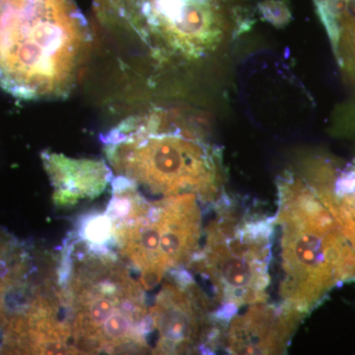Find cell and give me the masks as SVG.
Instances as JSON below:
<instances>
[{
  "instance_id": "obj_1",
  "label": "cell",
  "mask_w": 355,
  "mask_h": 355,
  "mask_svg": "<svg viewBox=\"0 0 355 355\" xmlns=\"http://www.w3.org/2000/svg\"><path fill=\"white\" fill-rule=\"evenodd\" d=\"M108 247L83 240L67 248L58 268L71 354L151 350L146 288Z\"/></svg>"
},
{
  "instance_id": "obj_2",
  "label": "cell",
  "mask_w": 355,
  "mask_h": 355,
  "mask_svg": "<svg viewBox=\"0 0 355 355\" xmlns=\"http://www.w3.org/2000/svg\"><path fill=\"white\" fill-rule=\"evenodd\" d=\"M113 176L158 198L196 196L217 202L223 189L220 154L202 128L166 110L130 116L102 137Z\"/></svg>"
},
{
  "instance_id": "obj_3",
  "label": "cell",
  "mask_w": 355,
  "mask_h": 355,
  "mask_svg": "<svg viewBox=\"0 0 355 355\" xmlns=\"http://www.w3.org/2000/svg\"><path fill=\"white\" fill-rule=\"evenodd\" d=\"M279 295L307 314L340 282L355 279V252L331 209L333 184L311 168L279 181Z\"/></svg>"
},
{
  "instance_id": "obj_4",
  "label": "cell",
  "mask_w": 355,
  "mask_h": 355,
  "mask_svg": "<svg viewBox=\"0 0 355 355\" xmlns=\"http://www.w3.org/2000/svg\"><path fill=\"white\" fill-rule=\"evenodd\" d=\"M90 42L72 0H0V90L24 100L67 97Z\"/></svg>"
},
{
  "instance_id": "obj_5",
  "label": "cell",
  "mask_w": 355,
  "mask_h": 355,
  "mask_svg": "<svg viewBox=\"0 0 355 355\" xmlns=\"http://www.w3.org/2000/svg\"><path fill=\"white\" fill-rule=\"evenodd\" d=\"M113 197L106 214L111 241L142 286H159L166 275L191 263L200 248L202 214L190 193L147 200L121 178L112 179Z\"/></svg>"
},
{
  "instance_id": "obj_6",
  "label": "cell",
  "mask_w": 355,
  "mask_h": 355,
  "mask_svg": "<svg viewBox=\"0 0 355 355\" xmlns=\"http://www.w3.org/2000/svg\"><path fill=\"white\" fill-rule=\"evenodd\" d=\"M272 220L221 209L207 229L205 244L191 263L209 282L219 306L217 318L268 299Z\"/></svg>"
},
{
  "instance_id": "obj_7",
  "label": "cell",
  "mask_w": 355,
  "mask_h": 355,
  "mask_svg": "<svg viewBox=\"0 0 355 355\" xmlns=\"http://www.w3.org/2000/svg\"><path fill=\"white\" fill-rule=\"evenodd\" d=\"M237 8V0H133L121 24L157 55L193 60L228 38Z\"/></svg>"
},
{
  "instance_id": "obj_8",
  "label": "cell",
  "mask_w": 355,
  "mask_h": 355,
  "mask_svg": "<svg viewBox=\"0 0 355 355\" xmlns=\"http://www.w3.org/2000/svg\"><path fill=\"white\" fill-rule=\"evenodd\" d=\"M164 280L150 307L151 352L191 354L218 343L212 301L187 272Z\"/></svg>"
},
{
  "instance_id": "obj_9",
  "label": "cell",
  "mask_w": 355,
  "mask_h": 355,
  "mask_svg": "<svg viewBox=\"0 0 355 355\" xmlns=\"http://www.w3.org/2000/svg\"><path fill=\"white\" fill-rule=\"evenodd\" d=\"M302 318L284 305L256 303L230 318L222 343L231 354H282Z\"/></svg>"
},
{
  "instance_id": "obj_10",
  "label": "cell",
  "mask_w": 355,
  "mask_h": 355,
  "mask_svg": "<svg viewBox=\"0 0 355 355\" xmlns=\"http://www.w3.org/2000/svg\"><path fill=\"white\" fill-rule=\"evenodd\" d=\"M42 160L58 207H73L83 200H94L106 191L113 179L108 163L100 159L71 158L44 151Z\"/></svg>"
}]
</instances>
